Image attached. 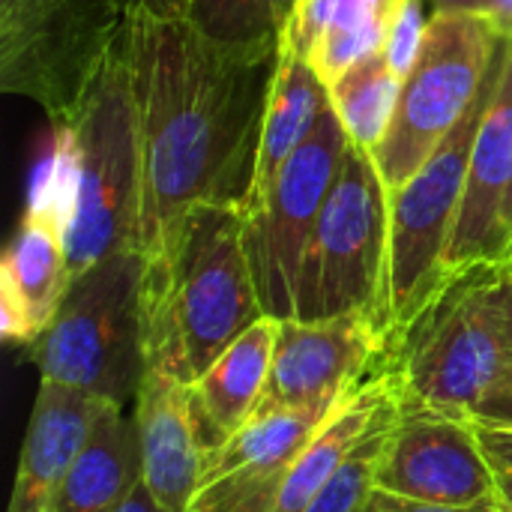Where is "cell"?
Returning <instances> with one entry per match:
<instances>
[{"instance_id": "d6986e66", "label": "cell", "mask_w": 512, "mask_h": 512, "mask_svg": "<svg viewBox=\"0 0 512 512\" xmlns=\"http://www.w3.org/2000/svg\"><path fill=\"white\" fill-rule=\"evenodd\" d=\"M402 81L384 48L357 60L348 72H342L333 84H330V102L348 132V138L360 147H366L369 153L378 150V144L384 141L396 105H399V93H402Z\"/></svg>"}, {"instance_id": "d6a6232c", "label": "cell", "mask_w": 512, "mask_h": 512, "mask_svg": "<svg viewBox=\"0 0 512 512\" xmlns=\"http://www.w3.org/2000/svg\"><path fill=\"white\" fill-rule=\"evenodd\" d=\"M504 267H507V270H510V273H512V246H510V252L504 255Z\"/></svg>"}, {"instance_id": "ba28073f", "label": "cell", "mask_w": 512, "mask_h": 512, "mask_svg": "<svg viewBox=\"0 0 512 512\" xmlns=\"http://www.w3.org/2000/svg\"><path fill=\"white\" fill-rule=\"evenodd\" d=\"M501 39L486 12H432L393 123L372 153L387 192L405 186L465 117Z\"/></svg>"}, {"instance_id": "7a4b0ae2", "label": "cell", "mask_w": 512, "mask_h": 512, "mask_svg": "<svg viewBox=\"0 0 512 512\" xmlns=\"http://www.w3.org/2000/svg\"><path fill=\"white\" fill-rule=\"evenodd\" d=\"M147 372L192 384L264 318L234 204L201 201L171 243L144 258Z\"/></svg>"}, {"instance_id": "603a6c76", "label": "cell", "mask_w": 512, "mask_h": 512, "mask_svg": "<svg viewBox=\"0 0 512 512\" xmlns=\"http://www.w3.org/2000/svg\"><path fill=\"white\" fill-rule=\"evenodd\" d=\"M333 9L336 0H294L288 21L282 27V45L312 60L330 30Z\"/></svg>"}, {"instance_id": "7402d4cb", "label": "cell", "mask_w": 512, "mask_h": 512, "mask_svg": "<svg viewBox=\"0 0 512 512\" xmlns=\"http://www.w3.org/2000/svg\"><path fill=\"white\" fill-rule=\"evenodd\" d=\"M399 402V396H396ZM396 402L384 411L375 429L351 450V456L339 465V471L321 486V492L300 512H363L375 492V471L387 444V432L396 417Z\"/></svg>"}, {"instance_id": "d4e9b609", "label": "cell", "mask_w": 512, "mask_h": 512, "mask_svg": "<svg viewBox=\"0 0 512 512\" xmlns=\"http://www.w3.org/2000/svg\"><path fill=\"white\" fill-rule=\"evenodd\" d=\"M363 512H498L495 501L489 504H471V507H447V504H429V501H417V498H402L393 492H384L375 486L369 504Z\"/></svg>"}, {"instance_id": "8992f818", "label": "cell", "mask_w": 512, "mask_h": 512, "mask_svg": "<svg viewBox=\"0 0 512 512\" xmlns=\"http://www.w3.org/2000/svg\"><path fill=\"white\" fill-rule=\"evenodd\" d=\"M512 39H501L495 63L453 132L426 159V165L396 192H387L390 204V240H387V276L381 291L378 327L387 336L390 354L411 321L429 306V300L447 282V249L456 228L471 150L480 123L489 111L495 87L501 81Z\"/></svg>"}, {"instance_id": "3957f363", "label": "cell", "mask_w": 512, "mask_h": 512, "mask_svg": "<svg viewBox=\"0 0 512 512\" xmlns=\"http://www.w3.org/2000/svg\"><path fill=\"white\" fill-rule=\"evenodd\" d=\"M63 123L78 168L63 252L78 276L117 252H141V138L126 42L90 57Z\"/></svg>"}, {"instance_id": "4fadbf2b", "label": "cell", "mask_w": 512, "mask_h": 512, "mask_svg": "<svg viewBox=\"0 0 512 512\" xmlns=\"http://www.w3.org/2000/svg\"><path fill=\"white\" fill-rule=\"evenodd\" d=\"M135 426L141 444V483L165 512H189L207 474L186 384L147 372L135 399Z\"/></svg>"}, {"instance_id": "f1b7e54d", "label": "cell", "mask_w": 512, "mask_h": 512, "mask_svg": "<svg viewBox=\"0 0 512 512\" xmlns=\"http://www.w3.org/2000/svg\"><path fill=\"white\" fill-rule=\"evenodd\" d=\"M495 24V30L504 36V39H512V0H492L489 12H486Z\"/></svg>"}, {"instance_id": "2e32d148", "label": "cell", "mask_w": 512, "mask_h": 512, "mask_svg": "<svg viewBox=\"0 0 512 512\" xmlns=\"http://www.w3.org/2000/svg\"><path fill=\"white\" fill-rule=\"evenodd\" d=\"M69 267L57 225L24 213L0 264V333L6 342L33 345L51 324Z\"/></svg>"}, {"instance_id": "ac0fdd59", "label": "cell", "mask_w": 512, "mask_h": 512, "mask_svg": "<svg viewBox=\"0 0 512 512\" xmlns=\"http://www.w3.org/2000/svg\"><path fill=\"white\" fill-rule=\"evenodd\" d=\"M138 486L141 444L135 417L105 402L57 489L51 512H114Z\"/></svg>"}, {"instance_id": "4316f807", "label": "cell", "mask_w": 512, "mask_h": 512, "mask_svg": "<svg viewBox=\"0 0 512 512\" xmlns=\"http://www.w3.org/2000/svg\"><path fill=\"white\" fill-rule=\"evenodd\" d=\"M477 426V423H474ZM480 444L489 453L492 465L512 468V429H489V426H477Z\"/></svg>"}, {"instance_id": "5b68a950", "label": "cell", "mask_w": 512, "mask_h": 512, "mask_svg": "<svg viewBox=\"0 0 512 512\" xmlns=\"http://www.w3.org/2000/svg\"><path fill=\"white\" fill-rule=\"evenodd\" d=\"M141 291L144 255L138 249L72 276L51 324L30 345L42 381L120 408L135 405L147 375Z\"/></svg>"}, {"instance_id": "4dcf8cb0", "label": "cell", "mask_w": 512, "mask_h": 512, "mask_svg": "<svg viewBox=\"0 0 512 512\" xmlns=\"http://www.w3.org/2000/svg\"><path fill=\"white\" fill-rule=\"evenodd\" d=\"M435 12H489L492 0H432Z\"/></svg>"}, {"instance_id": "52a82bcc", "label": "cell", "mask_w": 512, "mask_h": 512, "mask_svg": "<svg viewBox=\"0 0 512 512\" xmlns=\"http://www.w3.org/2000/svg\"><path fill=\"white\" fill-rule=\"evenodd\" d=\"M390 204L372 153L348 141L342 171L309 237L300 282L297 321L369 315L378 324L387 276Z\"/></svg>"}, {"instance_id": "ffe728a7", "label": "cell", "mask_w": 512, "mask_h": 512, "mask_svg": "<svg viewBox=\"0 0 512 512\" xmlns=\"http://www.w3.org/2000/svg\"><path fill=\"white\" fill-rule=\"evenodd\" d=\"M408 0H336L330 30L309 60L330 87L357 60L381 51Z\"/></svg>"}, {"instance_id": "9a60e30c", "label": "cell", "mask_w": 512, "mask_h": 512, "mask_svg": "<svg viewBox=\"0 0 512 512\" xmlns=\"http://www.w3.org/2000/svg\"><path fill=\"white\" fill-rule=\"evenodd\" d=\"M276 333L279 321L264 315L204 375L186 384L189 414L207 465L258 411L273 366Z\"/></svg>"}, {"instance_id": "484cf974", "label": "cell", "mask_w": 512, "mask_h": 512, "mask_svg": "<svg viewBox=\"0 0 512 512\" xmlns=\"http://www.w3.org/2000/svg\"><path fill=\"white\" fill-rule=\"evenodd\" d=\"M468 417L477 426H489V429H512V378L501 381L498 387H492L471 411Z\"/></svg>"}, {"instance_id": "44dd1931", "label": "cell", "mask_w": 512, "mask_h": 512, "mask_svg": "<svg viewBox=\"0 0 512 512\" xmlns=\"http://www.w3.org/2000/svg\"><path fill=\"white\" fill-rule=\"evenodd\" d=\"M294 0H192L186 18L216 42L249 45L279 39Z\"/></svg>"}, {"instance_id": "277c9868", "label": "cell", "mask_w": 512, "mask_h": 512, "mask_svg": "<svg viewBox=\"0 0 512 512\" xmlns=\"http://www.w3.org/2000/svg\"><path fill=\"white\" fill-rule=\"evenodd\" d=\"M390 366L405 396L462 414L512 378V273L504 261L450 273L393 345Z\"/></svg>"}, {"instance_id": "e0dca14e", "label": "cell", "mask_w": 512, "mask_h": 512, "mask_svg": "<svg viewBox=\"0 0 512 512\" xmlns=\"http://www.w3.org/2000/svg\"><path fill=\"white\" fill-rule=\"evenodd\" d=\"M327 108H330V87L324 84L318 69L306 57H300L297 51L279 42V63H276V78L270 87L267 114H264L255 177L240 207L243 219L252 216L264 204L285 162L309 138V132L315 129V123L321 120Z\"/></svg>"}, {"instance_id": "6da1fadb", "label": "cell", "mask_w": 512, "mask_h": 512, "mask_svg": "<svg viewBox=\"0 0 512 512\" xmlns=\"http://www.w3.org/2000/svg\"><path fill=\"white\" fill-rule=\"evenodd\" d=\"M279 39L228 45L186 15L135 3L126 57L141 138V255L162 252L201 201L243 207L279 63Z\"/></svg>"}, {"instance_id": "30bf717a", "label": "cell", "mask_w": 512, "mask_h": 512, "mask_svg": "<svg viewBox=\"0 0 512 512\" xmlns=\"http://www.w3.org/2000/svg\"><path fill=\"white\" fill-rule=\"evenodd\" d=\"M375 486L447 507L489 504L495 501V465L468 414L417 402L399 390Z\"/></svg>"}, {"instance_id": "1f68e13d", "label": "cell", "mask_w": 512, "mask_h": 512, "mask_svg": "<svg viewBox=\"0 0 512 512\" xmlns=\"http://www.w3.org/2000/svg\"><path fill=\"white\" fill-rule=\"evenodd\" d=\"M138 3H144L147 9H153L159 15H186L192 6V0H138Z\"/></svg>"}, {"instance_id": "7c38bea8", "label": "cell", "mask_w": 512, "mask_h": 512, "mask_svg": "<svg viewBox=\"0 0 512 512\" xmlns=\"http://www.w3.org/2000/svg\"><path fill=\"white\" fill-rule=\"evenodd\" d=\"M512 246V42L489 111L480 123L468 180L447 249V273L504 261Z\"/></svg>"}, {"instance_id": "cb8c5ba5", "label": "cell", "mask_w": 512, "mask_h": 512, "mask_svg": "<svg viewBox=\"0 0 512 512\" xmlns=\"http://www.w3.org/2000/svg\"><path fill=\"white\" fill-rule=\"evenodd\" d=\"M426 24H429V18L423 15V0H408L402 15L396 18V24L390 30V36H387V45H384V54H387V60L399 78H405L414 69L420 45H423Z\"/></svg>"}, {"instance_id": "8fae6325", "label": "cell", "mask_w": 512, "mask_h": 512, "mask_svg": "<svg viewBox=\"0 0 512 512\" xmlns=\"http://www.w3.org/2000/svg\"><path fill=\"white\" fill-rule=\"evenodd\" d=\"M390 366V345L375 318L279 321L261 408H333L351 387Z\"/></svg>"}, {"instance_id": "83f0119b", "label": "cell", "mask_w": 512, "mask_h": 512, "mask_svg": "<svg viewBox=\"0 0 512 512\" xmlns=\"http://www.w3.org/2000/svg\"><path fill=\"white\" fill-rule=\"evenodd\" d=\"M495 507L498 512H512V468L495 465Z\"/></svg>"}, {"instance_id": "9c48e42d", "label": "cell", "mask_w": 512, "mask_h": 512, "mask_svg": "<svg viewBox=\"0 0 512 512\" xmlns=\"http://www.w3.org/2000/svg\"><path fill=\"white\" fill-rule=\"evenodd\" d=\"M348 132L330 102L309 138L294 150L264 204L243 219V249L267 318L297 312V282L321 207L342 171Z\"/></svg>"}, {"instance_id": "f546056e", "label": "cell", "mask_w": 512, "mask_h": 512, "mask_svg": "<svg viewBox=\"0 0 512 512\" xmlns=\"http://www.w3.org/2000/svg\"><path fill=\"white\" fill-rule=\"evenodd\" d=\"M114 512H165L159 504H156V498L144 489V483L123 501V507L120 510H114Z\"/></svg>"}, {"instance_id": "5bb4252c", "label": "cell", "mask_w": 512, "mask_h": 512, "mask_svg": "<svg viewBox=\"0 0 512 512\" xmlns=\"http://www.w3.org/2000/svg\"><path fill=\"white\" fill-rule=\"evenodd\" d=\"M105 399L39 381L6 512H51L57 489L84 447Z\"/></svg>"}]
</instances>
